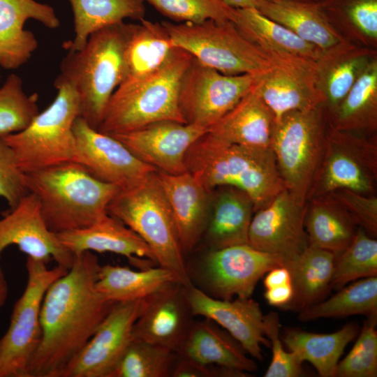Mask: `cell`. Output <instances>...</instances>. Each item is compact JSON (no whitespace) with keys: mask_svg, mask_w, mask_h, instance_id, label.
<instances>
[{"mask_svg":"<svg viewBox=\"0 0 377 377\" xmlns=\"http://www.w3.org/2000/svg\"><path fill=\"white\" fill-rule=\"evenodd\" d=\"M177 47L162 23L145 18L131 23L124 50V80L150 74L161 68Z\"/></svg>","mask_w":377,"mask_h":377,"instance_id":"cell-35","label":"cell"},{"mask_svg":"<svg viewBox=\"0 0 377 377\" xmlns=\"http://www.w3.org/2000/svg\"><path fill=\"white\" fill-rule=\"evenodd\" d=\"M74 256L70 269L45 294L41 340L27 377H60L115 303L96 288L101 268L98 257L89 251Z\"/></svg>","mask_w":377,"mask_h":377,"instance_id":"cell-1","label":"cell"},{"mask_svg":"<svg viewBox=\"0 0 377 377\" xmlns=\"http://www.w3.org/2000/svg\"><path fill=\"white\" fill-rule=\"evenodd\" d=\"M24 176L12 148L0 137V197L7 202L10 209L15 207L29 193Z\"/></svg>","mask_w":377,"mask_h":377,"instance_id":"cell-47","label":"cell"},{"mask_svg":"<svg viewBox=\"0 0 377 377\" xmlns=\"http://www.w3.org/2000/svg\"><path fill=\"white\" fill-rule=\"evenodd\" d=\"M258 10L323 52L343 43L320 3L292 0H262Z\"/></svg>","mask_w":377,"mask_h":377,"instance_id":"cell-30","label":"cell"},{"mask_svg":"<svg viewBox=\"0 0 377 377\" xmlns=\"http://www.w3.org/2000/svg\"><path fill=\"white\" fill-rule=\"evenodd\" d=\"M120 189L107 207L137 233L151 250L157 264L173 272L185 287L193 284L173 216L154 174Z\"/></svg>","mask_w":377,"mask_h":377,"instance_id":"cell-6","label":"cell"},{"mask_svg":"<svg viewBox=\"0 0 377 377\" xmlns=\"http://www.w3.org/2000/svg\"><path fill=\"white\" fill-rule=\"evenodd\" d=\"M329 122L337 129L374 135L377 128V60L374 58L343 99Z\"/></svg>","mask_w":377,"mask_h":377,"instance_id":"cell-36","label":"cell"},{"mask_svg":"<svg viewBox=\"0 0 377 377\" xmlns=\"http://www.w3.org/2000/svg\"><path fill=\"white\" fill-rule=\"evenodd\" d=\"M264 332L270 341L272 356L265 377H298L303 374V362L293 352L286 351L280 335L281 324L278 313L264 315Z\"/></svg>","mask_w":377,"mask_h":377,"instance_id":"cell-44","label":"cell"},{"mask_svg":"<svg viewBox=\"0 0 377 377\" xmlns=\"http://www.w3.org/2000/svg\"><path fill=\"white\" fill-rule=\"evenodd\" d=\"M142 299L115 302L60 377H109L132 341Z\"/></svg>","mask_w":377,"mask_h":377,"instance_id":"cell-15","label":"cell"},{"mask_svg":"<svg viewBox=\"0 0 377 377\" xmlns=\"http://www.w3.org/2000/svg\"><path fill=\"white\" fill-rule=\"evenodd\" d=\"M175 23H201L207 20L232 21L235 8L222 0H145Z\"/></svg>","mask_w":377,"mask_h":377,"instance_id":"cell-42","label":"cell"},{"mask_svg":"<svg viewBox=\"0 0 377 377\" xmlns=\"http://www.w3.org/2000/svg\"><path fill=\"white\" fill-rule=\"evenodd\" d=\"M27 281L15 302L9 327L0 339V377H27L29 364L41 340L40 311L50 286L68 270L27 256Z\"/></svg>","mask_w":377,"mask_h":377,"instance_id":"cell-10","label":"cell"},{"mask_svg":"<svg viewBox=\"0 0 377 377\" xmlns=\"http://www.w3.org/2000/svg\"><path fill=\"white\" fill-rule=\"evenodd\" d=\"M377 276V240L362 228L349 246L335 257L331 289L339 290L348 283Z\"/></svg>","mask_w":377,"mask_h":377,"instance_id":"cell-40","label":"cell"},{"mask_svg":"<svg viewBox=\"0 0 377 377\" xmlns=\"http://www.w3.org/2000/svg\"><path fill=\"white\" fill-rule=\"evenodd\" d=\"M257 77L226 75L193 58L179 87V107L185 123L208 130L252 89Z\"/></svg>","mask_w":377,"mask_h":377,"instance_id":"cell-12","label":"cell"},{"mask_svg":"<svg viewBox=\"0 0 377 377\" xmlns=\"http://www.w3.org/2000/svg\"><path fill=\"white\" fill-rule=\"evenodd\" d=\"M29 20L50 29L60 26L54 8L48 4L36 0H0V68L17 69L38 48L34 33L24 29Z\"/></svg>","mask_w":377,"mask_h":377,"instance_id":"cell-22","label":"cell"},{"mask_svg":"<svg viewBox=\"0 0 377 377\" xmlns=\"http://www.w3.org/2000/svg\"><path fill=\"white\" fill-rule=\"evenodd\" d=\"M376 319L364 321L358 338L348 354L338 362L334 377L377 376Z\"/></svg>","mask_w":377,"mask_h":377,"instance_id":"cell-43","label":"cell"},{"mask_svg":"<svg viewBox=\"0 0 377 377\" xmlns=\"http://www.w3.org/2000/svg\"><path fill=\"white\" fill-rule=\"evenodd\" d=\"M1 77V76H0Z\"/></svg>","mask_w":377,"mask_h":377,"instance_id":"cell-54","label":"cell"},{"mask_svg":"<svg viewBox=\"0 0 377 377\" xmlns=\"http://www.w3.org/2000/svg\"><path fill=\"white\" fill-rule=\"evenodd\" d=\"M11 245L17 246L28 257L47 264L53 260L68 269L74 260V255L47 228L38 198L30 192L0 218V257Z\"/></svg>","mask_w":377,"mask_h":377,"instance_id":"cell-20","label":"cell"},{"mask_svg":"<svg viewBox=\"0 0 377 377\" xmlns=\"http://www.w3.org/2000/svg\"><path fill=\"white\" fill-rule=\"evenodd\" d=\"M291 283V275L285 266L277 267L268 271L263 280L265 289Z\"/></svg>","mask_w":377,"mask_h":377,"instance_id":"cell-50","label":"cell"},{"mask_svg":"<svg viewBox=\"0 0 377 377\" xmlns=\"http://www.w3.org/2000/svg\"><path fill=\"white\" fill-rule=\"evenodd\" d=\"M335 256L309 246L293 259L286 260L285 267L291 275L292 301L283 310L300 312L324 300L331 290Z\"/></svg>","mask_w":377,"mask_h":377,"instance_id":"cell-32","label":"cell"},{"mask_svg":"<svg viewBox=\"0 0 377 377\" xmlns=\"http://www.w3.org/2000/svg\"><path fill=\"white\" fill-rule=\"evenodd\" d=\"M172 281H179L175 274L161 266L135 271L108 264L101 265L96 288L105 299L117 302L142 299Z\"/></svg>","mask_w":377,"mask_h":377,"instance_id":"cell-37","label":"cell"},{"mask_svg":"<svg viewBox=\"0 0 377 377\" xmlns=\"http://www.w3.org/2000/svg\"><path fill=\"white\" fill-rule=\"evenodd\" d=\"M184 286L170 282L142 299L132 339L156 344L179 353L193 323Z\"/></svg>","mask_w":377,"mask_h":377,"instance_id":"cell-17","label":"cell"},{"mask_svg":"<svg viewBox=\"0 0 377 377\" xmlns=\"http://www.w3.org/2000/svg\"><path fill=\"white\" fill-rule=\"evenodd\" d=\"M207 129L175 121H159L133 131L110 135L138 159L158 171L177 175L186 172L184 158L190 147Z\"/></svg>","mask_w":377,"mask_h":377,"instance_id":"cell-19","label":"cell"},{"mask_svg":"<svg viewBox=\"0 0 377 377\" xmlns=\"http://www.w3.org/2000/svg\"><path fill=\"white\" fill-rule=\"evenodd\" d=\"M8 285L3 269L0 265V308H1L6 303L8 297Z\"/></svg>","mask_w":377,"mask_h":377,"instance_id":"cell-52","label":"cell"},{"mask_svg":"<svg viewBox=\"0 0 377 377\" xmlns=\"http://www.w3.org/2000/svg\"><path fill=\"white\" fill-rule=\"evenodd\" d=\"M359 325L349 323L330 334L309 332L286 328L281 339L289 351L302 362L311 363L321 377H334L336 367L346 346L359 333Z\"/></svg>","mask_w":377,"mask_h":377,"instance_id":"cell-33","label":"cell"},{"mask_svg":"<svg viewBox=\"0 0 377 377\" xmlns=\"http://www.w3.org/2000/svg\"><path fill=\"white\" fill-rule=\"evenodd\" d=\"M271 58L270 67L258 76L256 87L276 121L289 112L323 105L315 83L316 61L291 56Z\"/></svg>","mask_w":377,"mask_h":377,"instance_id":"cell-16","label":"cell"},{"mask_svg":"<svg viewBox=\"0 0 377 377\" xmlns=\"http://www.w3.org/2000/svg\"><path fill=\"white\" fill-rule=\"evenodd\" d=\"M131 23L124 21L89 36L79 50H66L57 77L77 91L80 117L98 129L107 105L125 77L124 50Z\"/></svg>","mask_w":377,"mask_h":377,"instance_id":"cell-4","label":"cell"},{"mask_svg":"<svg viewBox=\"0 0 377 377\" xmlns=\"http://www.w3.org/2000/svg\"><path fill=\"white\" fill-rule=\"evenodd\" d=\"M248 373L223 367L205 364L180 356L177 354L172 377H246Z\"/></svg>","mask_w":377,"mask_h":377,"instance_id":"cell-48","label":"cell"},{"mask_svg":"<svg viewBox=\"0 0 377 377\" xmlns=\"http://www.w3.org/2000/svg\"><path fill=\"white\" fill-rule=\"evenodd\" d=\"M73 131L75 148L72 161L102 182L124 189L157 171L138 159L119 140L91 127L80 116L75 121Z\"/></svg>","mask_w":377,"mask_h":377,"instance_id":"cell-14","label":"cell"},{"mask_svg":"<svg viewBox=\"0 0 377 377\" xmlns=\"http://www.w3.org/2000/svg\"><path fill=\"white\" fill-rule=\"evenodd\" d=\"M74 256L84 251L121 255L140 269L158 265L146 242L117 218L106 214L92 225L57 234Z\"/></svg>","mask_w":377,"mask_h":377,"instance_id":"cell-24","label":"cell"},{"mask_svg":"<svg viewBox=\"0 0 377 377\" xmlns=\"http://www.w3.org/2000/svg\"><path fill=\"white\" fill-rule=\"evenodd\" d=\"M161 23L175 47L223 74L258 76L272 64L271 57L244 38L231 21Z\"/></svg>","mask_w":377,"mask_h":377,"instance_id":"cell-9","label":"cell"},{"mask_svg":"<svg viewBox=\"0 0 377 377\" xmlns=\"http://www.w3.org/2000/svg\"><path fill=\"white\" fill-rule=\"evenodd\" d=\"M212 191L208 222L203 235L209 250L248 244L249 226L255 212L251 198L244 191L221 186Z\"/></svg>","mask_w":377,"mask_h":377,"instance_id":"cell-26","label":"cell"},{"mask_svg":"<svg viewBox=\"0 0 377 377\" xmlns=\"http://www.w3.org/2000/svg\"><path fill=\"white\" fill-rule=\"evenodd\" d=\"M286 258L257 250L249 244L209 250L198 268L207 295L230 300L251 297L258 281L270 269L285 266Z\"/></svg>","mask_w":377,"mask_h":377,"instance_id":"cell-13","label":"cell"},{"mask_svg":"<svg viewBox=\"0 0 377 377\" xmlns=\"http://www.w3.org/2000/svg\"><path fill=\"white\" fill-rule=\"evenodd\" d=\"M184 162L207 191L231 186L246 193L255 212L285 188L272 148L226 143L206 132L188 149Z\"/></svg>","mask_w":377,"mask_h":377,"instance_id":"cell-2","label":"cell"},{"mask_svg":"<svg viewBox=\"0 0 377 377\" xmlns=\"http://www.w3.org/2000/svg\"><path fill=\"white\" fill-rule=\"evenodd\" d=\"M232 22L244 38L269 57L291 56L316 61L323 53L256 8H235Z\"/></svg>","mask_w":377,"mask_h":377,"instance_id":"cell-29","label":"cell"},{"mask_svg":"<svg viewBox=\"0 0 377 377\" xmlns=\"http://www.w3.org/2000/svg\"><path fill=\"white\" fill-rule=\"evenodd\" d=\"M73 14L74 37L65 41L66 50H79L93 33L126 19L145 15V0H68Z\"/></svg>","mask_w":377,"mask_h":377,"instance_id":"cell-34","label":"cell"},{"mask_svg":"<svg viewBox=\"0 0 377 377\" xmlns=\"http://www.w3.org/2000/svg\"><path fill=\"white\" fill-rule=\"evenodd\" d=\"M292 1L306 2V3H321L323 0H292Z\"/></svg>","mask_w":377,"mask_h":377,"instance_id":"cell-53","label":"cell"},{"mask_svg":"<svg viewBox=\"0 0 377 377\" xmlns=\"http://www.w3.org/2000/svg\"><path fill=\"white\" fill-rule=\"evenodd\" d=\"M178 355L199 363L245 373L258 369L255 360L248 356L242 345L226 330L207 318L193 321Z\"/></svg>","mask_w":377,"mask_h":377,"instance_id":"cell-27","label":"cell"},{"mask_svg":"<svg viewBox=\"0 0 377 377\" xmlns=\"http://www.w3.org/2000/svg\"><path fill=\"white\" fill-rule=\"evenodd\" d=\"M177 357L168 348L132 339L109 377L171 376Z\"/></svg>","mask_w":377,"mask_h":377,"instance_id":"cell-39","label":"cell"},{"mask_svg":"<svg viewBox=\"0 0 377 377\" xmlns=\"http://www.w3.org/2000/svg\"><path fill=\"white\" fill-rule=\"evenodd\" d=\"M193 59L190 53L177 47L154 72L124 80L110 97L98 130L112 135L159 121L185 123L179 107V93Z\"/></svg>","mask_w":377,"mask_h":377,"instance_id":"cell-5","label":"cell"},{"mask_svg":"<svg viewBox=\"0 0 377 377\" xmlns=\"http://www.w3.org/2000/svg\"><path fill=\"white\" fill-rule=\"evenodd\" d=\"M364 315L368 319L377 318V277L370 276L345 286L326 300L299 312L301 321L318 318H342Z\"/></svg>","mask_w":377,"mask_h":377,"instance_id":"cell-38","label":"cell"},{"mask_svg":"<svg viewBox=\"0 0 377 377\" xmlns=\"http://www.w3.org/2000/svg\"><path fill=\"white\" fill-rule=\"evenodd\" d=\"M57 96L22 131L2 137L25 174L72 161L75 148L73 125L80 116L75 89L57 77Z\"/></svg>","mask_w":377,"mask_h":377,"instance_id":"cell-7","label":"cell"},{"mask_svg":"<svg viewBox=\"0 0 377 377\" xmlns=\"http://www.w3.org/2000/svg\"><path fill=\"white\" fill-rule=\"evenodd\" d=\"M327 17H343L363 34L377 38V0H323Z\"/></svg>","mask_w":377,"mask_h":377,"instance_id":"cell-45","label":"cell"},{"mask_svg":"<svg viewBox=\"0 0 377 377\" xmlns=\"http://www.w3.org/2000/svg\"><path fill=\"white\" fill-rule=\"evenodd\" d=\"M306 209V204L300 205L284 188L267 206L254 212L248 244L286 260L296 258L309 246L304 228Z\"/></svg>","mask_w":377,"mask_h":377,"instance_id":"cell-18","label":"cell"},{"mask_svg":"<svg viewBox=\"0 0 377 377\" xmlns=\"http://www.w3.org/2000/svg\"><path fill=\"white\" fill-rule=\"evenodd\" d=\"M193 316L209 319L231 334L252 358L263 360L261 346L270 347L264 332V314L251 297L230 300L211 297L193 283L184 286Z\"/></svg>","mask_w":377,"mask_h":377,"instance_id":"cell-21","label":"cell"},{"mask_svg":"<svg viewBox=\"0 0 377 377\" xmlns=\"http://www.w3.org/2000/svg\"><path fill=\"white\" fill-rule=\"evenodd\" d=\"M264 297L269 305L284 309L293 297L292 283L265 289Z\"/></svg>","mask_w":377,"mask_h":377,"instance_id":"cell-49","label":"cell"},{"mask_svg":"<svg viewBox=\"0 0 377 377\" xmlns=\"http://www.w3.org/2000/svg\"><path fill=\"white\" fill-rule=\"evenodd\" d=\"M304 228L309 246L330 251L336 257L352 242L359 226L339 202L327 194L307 201Z\"/></svg>","mask_w":377,"mask_h":377,"instance_id":"cell-31","label":"cell"},{"mask_svg":"<svg viewBox=\"0 0 377 377\" xmlns=\"http://www.w3.org/2000/svg\"><path fill=\"white\" fill-rule=\"evenodd\" d=\"M376 135L339 130L328 122L324 156L308 200L338 188L376 195Z\"/></svg>","mask_w":377,"mask_h":377,"instance_id":"cell-11","label":"cell"},{"mask_svg":"<svg viewBox=\"0 0 377 377\" xmlns=\"http://www.w3.org/2000/svg\"><path fill=\"white\" fill-rule=\"evenodd\" d=\"M373 59L369 50L346 47L343 43L323 52L316 61L315 83L329 117Z\"/></svg>","mask_w":377,"mask_h":377,"instance_id":"cell-28","label":"cell"},{"mask_svg":"<svg viewBox=\"0 0 377 377\" xmlns=\"http://www.w3.org/2000/svg\"><path fill=\"white\" fill-rule=\"evenodd\" d=\"M24 177L47 228L55 234L94 223L108 214V205L120 190L73 161L25 173Z\"/></svg>","mask_w":377,"mask_h":377,"instance_id":"cell-3","label":"cell"},{"mask_svg":"<svg viewBox=\"0 0 377 377\" xmlns=\"http://www.w3.org/2000/svg\"><path fill=\"white\" fill-rule=\"evenodd\" d=\"M329 194L347 211L359 227L376 239V195H366L347 188H338Z\"/></svg>","mask_w":377,"mask_h":377,"instance_id":"cell-46","label":"cell"},{"mask_svg":"<svg viewBox=\"0 0 377 377\" xmlns=\"http://www.w3.org/2000/svg\"><path fill=\"white\" fill-rule=\"evenodd\" d=\"M232 8H256L258 9L262 0H222Z\"/></svg>","mask_w":377,"mask_h":377,"instance_id":"cell-51","label":"cell"},{"mask_svg":"<svg viewBox=\"0 0 377 377\" xmlns=\"http://www.w3.org/2000/svg\"><path fill=\"white\" fill-rule=\"evenodd\" d=\"M171 209L184 253L191 251L207 226L212 192L188 172L172 175L155 171Z\"/></svg>","mask_w":377,"mask_h":377,"instance_id":"cell-23","label":"cell"},{"mask_svg":"<svg viewBox=\"0 0 377 377\" xmlns=\"http://www.w3.org/2000/svg\"><path fill=\"white\" fill-rule=\"evenodd\" d=\"M322 106L285 114L272 135L271 148L285 188L302 205L307 202L325 150L328 124Z\"/></svg>","mask_w":377,"mask_h":377,"instance_id":"cell-8","label":"cell"},{"mask_svg":"<svg viewBox=\"0 0 377 377\" xmlns=\"http://www.w3.org/2000/svg\"><path fill=\"white\" fill-rule=\"evenodd\" d=\"M275 124V117L260 96L255 83L207 132L226 143L271 148Z\"/></svg>","mask_w":377,"mask_h":377,"instance_id":"cell-25","label":"cell"},{"mask_svg":"<svg viewBox=\"0 0 377 377\" xmlns=\"http://www.w3.org/2000/svg\"><path fill=\"white\" fill-rule=\"evenodd\" d=\"M37 93L28 95L22 78L10 74L0 87V137L24 129L39 113Z\"/></svg>","mask_w":377,"mask_h":377,"instance_id":"cell-41","label":"cell"}]
</instances>
